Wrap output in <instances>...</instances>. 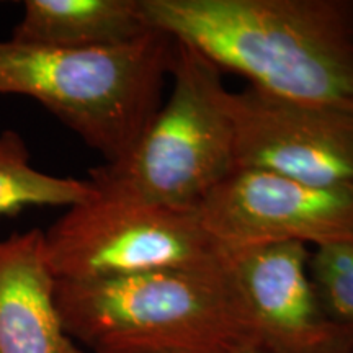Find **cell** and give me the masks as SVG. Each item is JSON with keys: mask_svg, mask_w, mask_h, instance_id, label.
<instances>
[{"mask_svg": "<svg viewBox=\"0 0 353 353\" xmlns=\"http://www.w3.org/2000/svg\"><path fill=\"white\" fill-rule=\"evenodd\" d=\"M174 90L125 157L90 170L97 192L198 210L236 164L223 70L175 41Z\"/></svg>", "mask_w": 353, "mask_h": 353, "instance_id": "obj_4", "label": "cell"}, {"mask_svg": "<svg viewBox=\"0 0 353 353\" xmlns=\"http://www.w3.org/2000/svg\"><path fill=\"white\" fill-rule=\"evenodd\" d=\"M174 56L175 39L154 28L132 41L90 50L0 39V95L37 100L113 164L161 108Z\"/></svg>", "mask_w": 353, "mask_h": 353, "instance_id": "obj_3", "label": "cell"}, {"mask_svg": "<svg viewBox=\"0 0 353 353\" xmlns=\"http://www.w3.org/2000/svg\"><path fill=\"white\" fill-rule=\"evenodd\" d=\"M44 232L56 280L90 281L192 268L224 257L198 210L97 192Z\"/></svg>", "mask_w": 353, "mask_h": 353, "instance_id": "obj_5", "label": "cell"}, {"mask_svg": "<svg viewBox=\"0 0 353 353\" xmlns=\"http://www.w3.org/2000/svg\"><path fill=\"white\" fill-rule=\"evenodd\" d=\"M65 332L92 353H239L257 348L224 254L211 265L107 280H56Z\"/></svg>", "mask_w": 353, "mask_h": 353, "instance_id": "obj_2", "label": "cell"}, {"mask_svg": "<svg viewBox=\"0 0 353 353\" xmlns=\"http://www.w3.org/2000/svg\"><path fill=\"white\" fill-rule=\"evenodd\" d=\"M139 0H26L12 39L63 50L123 44L149 32Z\"/></svg>", "mask_w": 353, "mask_h": 353, "instance_id": "obj_10", "label": "cell"}, {"mask_svg": "<svg viewBox=\"0 0 353 353\" xmlns=\"http://www.w3.org/2000/svg\"><path fill=\"white\" fill-rule=\"evenodd\" d=\"M198 211L223 250L353 242V190L317 187L267 170L236 169Z\"/></svg>", "mask_w": 353, "mask_h": 353, "instance_id": "obj_7", "label": "cell"}, {"mask_svg": "<svg viewBox=\"0 0 353 353\" xmlns=\"http://www.w3.org/2000/svg\"><path fill=\"white\" fill-rule=\"evenodd\" d=\"M237 169L267 170L317 187L353 190V107L307 103L252 85L226 90Z\"/></svg>", "mask_w": 353, "mask_h": 353, "instance_id": "obj_6", "label": "cell"}, {"mask_svg": "<svg viewBox=\"0 0 353 353\" xmlns=\"http://www.w3.org/2000/svg\"><path fill=\"white\" fill-rule=\"evenodd\" d=\"M41 229L0 237V353H83L65 332Z\"/></svg>", "mask_w": 353, "mask_h": 353, "instance_id": "obj_9", "label": "cell"}, {"mask_svg": "<svg viewBox=\"0 0 353 353\" xmlns=\"http://www.w3.org/2000/svg\"><path fill=\"white\" fill-rule=\"evenodd\" d=\"M263 353H353V325L332 319L296 242L224 250Z\"/></svg>", "mask_w": 353, "mask_h": 353, "instance_id": "obj_8", "label": "cell"}, {"mask_svg": "<svg viewBox=\"0 0 353 353\" xmlns=\"http://www.w3.org/2000/svg\"><path fill=\"white\" fill-rule=\"evenodd\" d=\"M90 180L56 176L32 165L25 139L17 131L0 132V218L33 206H72L90 200Z\"/></svg>", "mask_w": 353, "mask_h": 353, "instance_id": "obj_11", "label": "cell"}, {"mask_svg": "<svg viewBox=\"0 0 353 353\" xmlns=\"http://www.w3.org/2000/svg\"><path fill=\"white\" fill-rule=\"evenodd\" d=\"M239 353H263V352L257 350V348H252V350H244V352H239Z\"/></svg>", "mask_w": 353, "mask_h": 353, "instance_id": "obj_13", "label": "cell"}, {"mask_svg": "<svg viewBox=\"0 0 353 353\" xmlns=\"http://www.w3.org/2000/svg\"><path fill=\"white\" fill-rule=\"evenodd\" d=\"M149 28L286 100L353 107V0H139Z\"/></svg>", "mask_w": 353, "mask_h": 353, "instance_id": "obj_1", "label": "cell"}, {"mask_svg": "<svg viewBox=\"0 0 353 353\" xmlns=\"http://www.w3.org/2000/svg\"><path fill=\"white\" fill-rule=\"evenodd\" d=\"M307 273L327 314L353 325V242L316 249L309 255Z\"/></svg>", "mask_w": 353, "mask_h": 353, "instance_id": "obj_12", "label": "cell"}]
</instances>
